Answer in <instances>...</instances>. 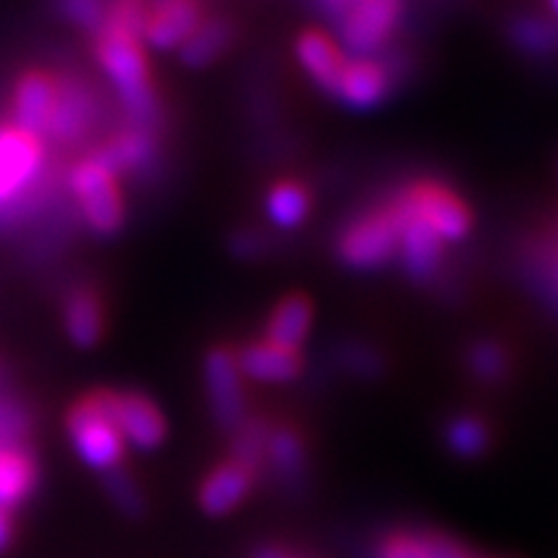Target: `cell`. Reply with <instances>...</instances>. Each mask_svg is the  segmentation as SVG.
Masks as SVG:
<instances>
[{"instance_id":"cell-29","label":"cell","mask_w":558,"mask_h":558,"mask_svg":"<svg viewBox=\"0 0 558 558\" xmlns=\"http://www.w3.org/2000/svg\"><path fill=\"white\" fill-rule=\"evenodd\" d=\"M469 362H471V369L478 375L481 380L494 383L507 373L505 352H501L497 344H486V341L484 344H476L471 349Z\"/></svg>"},{"instance_id":"cell-27","label":"cell","mask_w":558,"mask_h":558,"mask_svg":"<svg viewBox=\"0 0 558 558\" xmlns=\"http://www.w3.org/2000/svg\"><path fill=\"white\" fill-rule=\"evenodd\" d=\"M104 486H107L111 501H114V505L120 507V512L128 514V518H140V514L145 512L143 494H140L135 481L130 478V473H124L120 469L109 471L107 476H104Z\"/></svg>"},{"instance_id":"cell-33","label":"cell","mask_w":558,"mask_h":558,"mask_svg":"<svg viewBox=\"0 0 558 558\" xmlns=\"http://www.w3.org/2000/svg\"><path fill=\"white\" fill-rule=\"evenodd\" d=\"M13 541V522L5 509H0V554H5Z\"/></svg>"},{"instance_id":"cell-35","label":"cell","mask_w":558,"mask_h":558,"mask_svg":"<svg viewBox=\"0 0 558 558\" xmlns=\"http://www.w3.org/2000/svg\"><path fill=\"white\" fill-rule=\"evenodd\" d=\"M256 558H290V556H284V554H279V550L267 548V550H262V554L256 556Z\"/></svg>"},{"instance_id":"cell-21","label":"cell","mask_w":558,"mask_h":558,"mask_svg":"<svg viewBox=\"0 0 558 558\" xmlns=\"http://www.w3.org/2000/svg\"><path fill=\"white\" fill-rule=\"evenodd\" d=\"M101 303L90 292L78 290L68 298L65 303V329L68 337L78 347L96 344L101 337Z\"/></svg>"},{"instance_id":"cell-19","label":"cell","mask_w":558,"mask_h":558,"mask_svg":"<svg viewBox=\"0 0 558 558\" xmlns=\"http://www.w3.org/2000/svg\"><path fill=\"white\" fill-rule=\"evenodd\" d=\"M313 324V308L305 298H284L271 313L267 324V341L284 349H298L308 337Z\"/></svg>"},{"instance_id":"cell-22","label":"cell","mask_w":558,"mask_h":558,"mask_svg":"<svg viewBox=\"0 0 558 558\" xmlns=\"http://www.w3.org/2000/svg\"><path fill=\"white\" fill-rule=\"evenodd\" d=\"M228 41H230V26L226 21L220 19L205 21V24H199V29L194 32L184 45H181V58L194 68L209 65V62L218 60L220 54L226 52Z\"/></svg>"},{"instance_id":"cell-16","label":"cell","mask_w":558,"mask_h":558,"mask_svg":"<svg viewBox=\"0 0 558 558\" xmlns=\"http://www.w3.org/2000/svg\"><path fill=\"white\" fill-rule=\"evenodd\" d=\"M298 60L320 88L329 94L337 90L341 73L347 68V58L341 54L337 41L326 37L324 32H305L298 39Z\"/></svg>"},{"instance_id":"cell-26","label":"cell","mask_w":558,"mask_h":558,"mask_svg":"<svg viewBox=\"0 0 558 558\" xmlns=\"http://www.w3.org/2000/svg\"><path fill=\"white\" fill-rule=\"evenodd\" d=\"M145 24H148V9H145L143 0H117L114 9L107 13V21H104L101 29L143 39Z\"/></svg>"},{"instance_id":"cell-23","label":"cell","mask_w":558,"mask_h":558,"mask_svg":"<svg viewBox=\"0 0 558 558\" xmlns=\"http://www.w3.org/2000/svg\"><path fill=\"white\" fill-rule=\"evenodd\" d=\"M267 213L275 226L295 228L308 215V192L303 186L290 184V181L277 184L267 197Z\"/></svg>"},{"instance_id":"cell-1","label":"cell","mask_w":558,"mask_h":558,"mask_svg":"<svg viewBox=\"0 0 558 558\" xmlns=\"http://www.w3.org/2000/svg\"><path fill=\"white\" fill-rule=\"evenodd\" d=\"M96 54H99L101 68L107 70L109 81L114 83L117 94H120L124 109H128L132 128L153 132L160 120V109L156 90L150 86L148 60H145L140 39L101 29Z\"/></svg>"},{"instance_id":"cell-8","label":"cell","mask_w":558,"mask_h":558,"mask_svg":"<svg viewBox=\"0 0 558 558\" xmlns=\"http://www.w3.org/2000/svg\"><path fill=\"white\" fill-rule=\"evenodd\" d=\"M205 380L209 407L222 429L241 427L246 418V399H243L241 369L235 357L226 349H215L205 362Z\"/></svg>"},{"instance_id":"cell-13","label":"cell","mask_w":558,"mask_h":558,"mask_svg":"<svg viewBox=\"0 0 558 558\" xmlns=\"http://www.w3.org/2000/svg\"><path fill=\"white\" fill-rule=\"evenodd\" d=\"M90 122H94V99L81 83H58V101H54L50 128V135L54 143H75L86 135Z\"/></svg>"},{"instance_id":"cell-14","label":"cell","mask_w":558,"mask_h":558,"mask_svg":"<svg viewBox=\"0 0 558 558\" xmlns=\"http://www.w3.org/2000/svg\"><path fill=\"white\" fill-rule=\"evenodd\" d=\"M235 365H239L241 375H246L251 380L284 383L298 378L300 369H303V360H300L298 349L277 347L264 339L259 344L241 349Z\"/></svg>"},{"instance_id":"cell-9","label":"cell","mask_w":558,"mask_h":558,"mask_svg":"<svg viewBox=\"0 0 558 558\" xmlns=\"http://www.w3.org/2000/svg\"><path fill=\"white\" fill-rule=\"evenodd\" d=\"M109 409L124 442L137 450H153L163 442L166 422L145 396L137 393H109Z\"/></svg>"},{"instance_id":"cell-12","label":"cell","mask_w":558,"mask_h":558,"mask_svg":"<svg viewBox=\"0 0 558 558\" xmlns=\"http://www.w3.org/2000/svg\"><path fill=\"white\" fill-rule=\"evenodd\" d=\"M388 88L390 81L386 68L369 58H357L347 60V68L341 73L333 96L352 109H373L386 99Z\"/></svg>"},{"instance_id":"cell-25","label":"cell","mask_w":558,"mask_h":558,"mask_svg":"<svg viewBox=\"0 0 558 558\" xmlns=\"http://www.w3.org/2000/svg\"><path fill=\"white\" fill-rule=\"evenodd\" d=\"M448 445L460 458H478L488 445V429L478 418L460 416L448 427Z\"/></svg>"},{"instance_id":"cell-10","label":"cell","mask_w":558,"mask_h":558,"mask_svg":"<svg viewBox=\"0 0 558 558\" xmlns=\"http://www.w3.org/2000/svg\"><path fill=\"white\" fill-rule=\"evenodd\" d=\"M54 101H58V81L52 75H24L16 88V101H13V120H16L13 128L32 137L47 135Z\"/></svg>"},{"instance_id":"cell-18","label":"cell","mask_w":558,"mask_h":558,"mask_svg":"<svg viewBox=\"0 0 558 558\" xmlns=\"http://www.w3.org/2000/svg\"><path fill=\"white\" fill-rule=\"evenodd\" d=\"M156 137H153L150 130H140V128H130L122 135H117L109 145H104L101 150H96L94 156L101 160L104 166L111 173L124 171H143L156 160Z\"/></svg>"},{"instance_id":"cell-31","label":"cell","mask_w":558,"mask_h":558,"mask_svg":"<svg viewBox=\"0 0 558 558\" xmlns=\"http://www.w3.org/2000/svg\"><path fill=\"white\" fill-rule=\"evenodd\" d=\"M380 558H432L427 541L418 538V535H396L386 546L380 548Z\"/></svg>"},{"instance_id":"cell-36","label":"cell","mask_w":558,"mask_h":558,"mask_svg":"<svg viewBox=\"0 0 558 558\" xmlns=\"http://www.w3.org/2000/svg\"><path fill=\"white\" fill-rule=\"evenodd\" d=\"M550 5H554V11L558 13V0H550Z\"/></svg>"},{"instance_id":"cell-28","label":"cell","mask_w":558,"mask_h":558,"mask_svg":"<svg viewBox=\"0 0 558 558\" xmlns=\"http://www.w3.org/2000/svg\"><path fill=\"white\" fill-rule=\"evenodd\" d=\"M267 442H269V432L264 429V424L254 422L239 437V442H235V463H241L243 469L254 471L256 463L267 456Z\"/></svg>"},{"instance_id":"cell-4","label":"cell","mask_w":558,"mask_h":558,"mask_svg":"<svg viewBox=\"0 0 558 558\" xmlns=\"http://www.w3.org/2000/svg\"><path fill=\"white\" fill-rule=\"evenodd\" d=\"M70 190L78 197L83 215L96 233H114L124 220V207L117 173H111L96 156H88L70 173Z\"/></svg>"},{"instance_id":"cell-30","label":"cell","mask_w":558,"mask_h":558,"mask_svg":"<svg viewBox=\"0 0 558 558\" xmlns=\"http://www.w3.org/2000/svg\"><path fill=\"white\" fill-rule=\"evenodd\" d=\"M62 16L73 24L83 26V29H99L107 21V11H104L101 0H60Z\"/></svg>"},{"instance_id":"cell-6","label":"cell","mask_w":558,"mask_h":558,"mask_svg":"<svg viewBox=\"0 0 558 558\" xmlns=\"http://www.w3.org/2000/svg\"><path fill=\"white\" fill-rule=\"evenodd\" d=\"M399 13L401 0H354L341 13V39L349 50L365 58L393 34Z\"/></svg>"},{"instance_id":"cell-34","label":"cell","mask_w":558,"mask_h":558,"mask_svg":"<svg viewBox=\"0 0 558 558\" xmlns=\"http://www.w3.org/2000/svg\"><path fill=\"white\" fill-rule=\"evenodd\" d=\"M324 3L329 5V9H331L333 13H339V16H341V13H344V11L349 9V5L354 3V0H324Z\"/></svg>"},{"instance_id":"cell-3","label":"cell","mask_w":558,"mask_h":558,"mask_svg":"<svg viewBox=\"0 0 558 558\" xmlns=\"http://www.w3.org/2000/svg\"><path fill=\"white\" fill-rule=\"evenodd\" d=\"M409 218V207L399 197L393 205L369 213L352 222L339 239V256L352 269L383 267L399 251L401 226Z\"/></svg>"},{"instance_id":"cell-24","label":"cell","mask_w":558,"mask_h":558,"mask_svg":"<svg viewBox=\"0 0 558 558\" xmlns=\"http://www.w3.org/2000/svg\"><path fill=\"white\" fill-rule=\"evenodd\" d=\"M267 458L284 478H295L305 469V450L295 432L279 429L269 437Z\"/></svg>"},{"instance_id":"cell-17","label":"cell","mask_w":558,"mask_h":558,"mask_svg":"<svg viewBox=\"0 0 558 558\" xmlns=\"http://www.w3.org/2000/svg\"><path fill=\"white\" fill-rule=\"evenodd\" d=\"M403 205H407V202H403ZM399 251L409 275L424 282V279L435 275L439 256H442V239H439L429 226H424L422 220H416L414 215L409 213L407 222L401 226Z\"/></svg>"},{"instance_id":"cell-5","label":"cell","mask_w":558,"mask_h":558,"mask_svg":"<svg viewBox=\"0 0 558 558\" xmlns=\"http://www.w3.org/2000/svg\"><path fill=\"white\" fill-rule=\"evenodd\" d=\"M407 202L409 213L424 226H429L442 241H460L471 228L469 207L460 202L456 194L439 184H416L407 194H401Z\"/></svg>"},{"instance_id":"cell-32","label":"cell","mask_w":558,"mask_h":558,"mask_svg":"<svg viewBox=\"0 0 558 558\" xmlns=\"http://www.w3.org/2000/svg\"><path fill=\"white\" fill-rule=\"evenodd\" d=\"M19 427H21V418L16 411L0 407V437H13V432H19Z\"/></svg>"},{"instance_id":"cell-11","label":"cell","mask_w":558,"mask_h":558,"mask_svg":"<svg viewBox=\"0 0 558 558\" xmlns=\"http://www.w3.org/2000/svg\"><path fill=\"white\" fill-rule=\"evenodd\" d=\"M199 24V5L194 0H158L156 9L148 13L143 39L156 50H171L184 45Z\"/></svg>"},{"instance_id":"cell-15","label":"cell","mask_w":558,"mask_h":558,"mask_svg":"<svg viewBox=\"0 0 558 558\" xmlns=\"http://www.w3.org/2000/svg\"><path fill=\"white\" fill-rule=\"evenodd\" d=\"M251 481H254V471L243 469L241 463H226L220 469L209 473L205 484L199 488V505L207 514L220 518V514L233 512L235 507L246 499Z\"/></svg>"},{"instance_id":"cell-7","label":"cell","mask_w":558,"mask_h":558,"mask_svg":"<svg viewBox=\"0 0 558 558\" xmlns=\"http://www.w3.org/2000/svg\"><path fill=\"white\" fill-rule=\"evenodd\" d=\"M41 158L45 153L39 137L16 128H0V205H9L32 184L39 173Z\"/></svg>"},{"instance_id":"cell-2","label":"cell","mask_w":558,"mask_h":558,"mask_svg":"<svg viewBox=\"0 0 558 558\" xmlns=\"http://www.w3.org/2000/svg\"><path fill=\"white\" fill-rule=\"evenodd\" d=\"M68 432L81 460L94 471L109 473L120 469L124 439L109 409V393H96L70 411Z\"/></svg>"},{"instance_id":"cell-20","label":"cell","mask_w":558,"mask_h":558,"mask_svg":"<svg viewBox=\"0 0 558 558\" xmlns=\"http://www.w3.org/2000/svg\"><path fill=\"white\" fill-rule=\"evenodd\" d=\"M37 484L34 460L16 448H0V509L9 512L32 494Z\"/></svg>"}]
</instances>
